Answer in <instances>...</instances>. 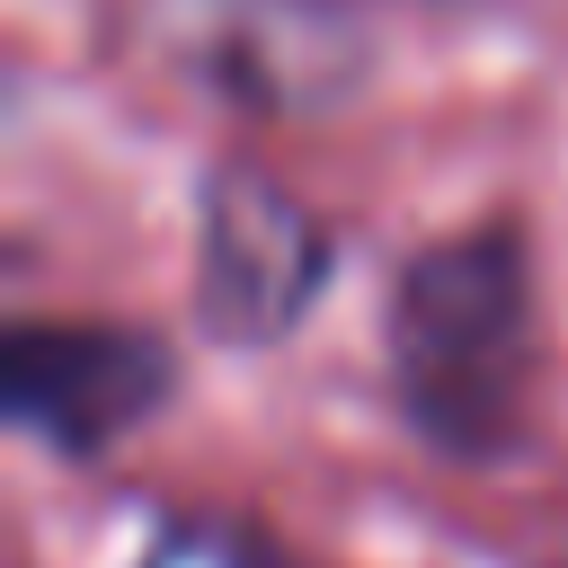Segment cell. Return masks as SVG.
Segmentation results:
<instances>
[{"label": "cell", "mask_w": 568, "mask_h": 568, "mask_svg": "<svg viewBox=\"0 0 568 568\" xmlns=\"http://www.w3.org/2000/svg\"><path fill=\"white\" fill-rule=\"evenodd\" d=\"M524 364H532V275L515 231H462L399 266L390 373L408 417L444 453H488L515 426Z\"/></svg>", "instance_id": "obj_1"}, {"label": "cell", "mask_w": 568, "mask_h": 568, "mask_svg": "<svg viewBox=\"0 0 568 568\" xmlns=\"http://www.w3.org/2000/svg\"><path fill=\"white\" fill-rule=\"evenodd\" d=\"M328 284V231L302 195H284L257 169L204 178L195 222V320L222 346H275L302 328V311Z\"/></svg>", "instance_id": "obj_2"}, {"label": "cell", "mask_w": 568, "mask_h": 568, "mask_svg": "<svg viewBox=\"0 0 568 568\" xmlns=\"http://www.w3.org/2000/svg\"><path fill=\"white\" fill-rule=\"evenodd\" d=\"M169 399V346L115 320H27L9 337V417L89 462Z\"/></svg>", "instance_id": "obj_3"}]
</instances>
